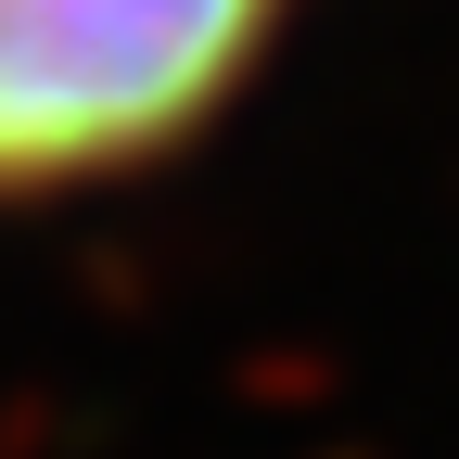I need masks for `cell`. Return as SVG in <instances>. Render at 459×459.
Instances as JSON below:
<instances>
[{
  "label": "cell",
  "instance_id": "6da1fadb",
  "mask_svg": "<svg viewBox=\"0 0 459 459\" xmlns=\"http://www.w3.org/2000/svg\"><path fill=\"white\" fill-rule=\"evenodd\" d=\"M268 0H0V179L166 141L230 90Z\"/></svg>",
  "mask_w": 459,
  "mask_h": 459
}]
</instances>
